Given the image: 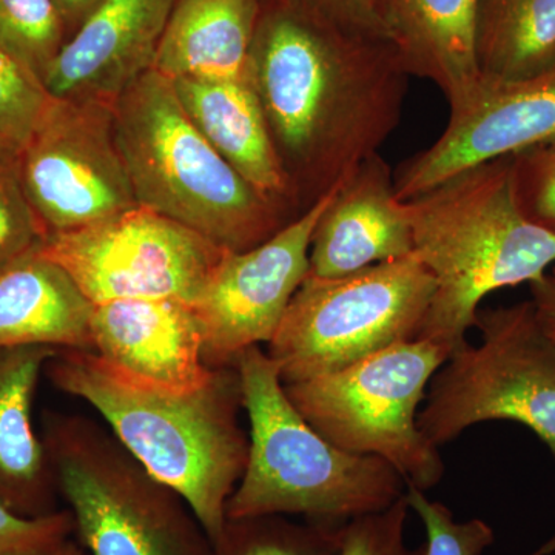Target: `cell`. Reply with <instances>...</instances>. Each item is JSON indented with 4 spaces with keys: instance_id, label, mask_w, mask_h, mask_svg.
<instances>
[{
    "instance_id": "cell-1",
    "label": "cell",
    "mask_w": 555,
    "mask_h": 555,
    "mask_svg": "<svg viewBox=\"0 0 555 555\" xmlns=\"http://www.w3.org/2000/svg\"><path fill=\"white\" fill-rule=\"evenodd\" d=\"M409 78L389 40L295 0H261L248 82L302 211L379 153L400 124Z\"/></svg>"
},
{
    "instance_id": "cell-2",
    "label": "cell",
    "mask_w": 555,
    "mask_h": 555,
    "mask_svg": "<svg viewBox=\"0 0 555 555\" xmlns=\"http://www.w3.org/2000/svg\"><path fill=\"white\" fill-rule=\"evenodd\" d=\"M43 372L56 389L89 403L120 444L189 503L217 542L248 456L236 366L215 369L195 390L139 382L89 350H60Z\"/></svg>"
},
{
    "instance_id": "cell-3",
    "label": "cell",
    "mask_w": 555,
    "mask_h": 555,
    "mask_svg": "<svg viewBox=\"0 0 555 555\" xmlns=\"http://www.w3.org/2000/svg\"><path fill=\"white\" fill-rule=\"evenodd\" d=\"M403 206L414 254L436 284L418 338L451 352L476 327L488 295L529 286L555 266V236L518 207L511 156L462 171Z\"/></svg>"
},
{
    "instance_id": "cell-4",
    "label": "cell",
    "mask_w": 555,
    "mask_h": 555,
    "mask_svg": "<svg viewBox=\"0 0 555 555\" xmlns=\"http://www.w3.org/2000/svg\"><path fill=\"white\" fill-rule=\"evenodd\" d=\"M235 366L250 427L246 470L230 495L228 520L299 516L345 526L403 499L406 480L396 467L335 447L306 422L261 346L244 350Z\"/></svg>"
},
{
    "instance_id": "cell-5",
    "label": "cell",
    "mask_w": 555,
    "mask_h": 555,
    "mask_svg": "<svg viewBox=\"0 0 555 555\" xmlns=\"http://www.w3.org/2000/svg\"><path fill=\"white\" fill-rule=\"evenodd\" d=\"M116 138L139 206L225 250L266 243L301 215L248 184L190 120L173 82L150 69L115 102Z\"/></svg>"
},
{
    "instance_id": "cell-6",
    "label": "cell",
    "mask_w": 555,
    "mask_h": 555,
    "mask_svg": "<svg viewBox=\"0 0 555 555\" xmlns=\"http://www.w3.org/2000/svg\"><path fill=\"white\" fill-rule=\"evenodd\" d=\"M42 443L76 542L90 555H215L189 503L120 444L108 427L50 412Z\"/></svg>"
},
{
    "instance_id": "cell-7",
    "label": "cell",
    "mask_w": 555,
    "mask_h": 555,
    "mask_svg": "<svg viewBox=\"0 0 555 555\" xmlns=\"http://www.w3.org/2000/svg\"><path fill=\"white\" fill-rule=\"evenodd\" d=\"M449 353L416 338L284 390L321 437L352 454L385 460L426 492L443 480L447 467L440 448L420 430V404Z\"/></svg>"
},
{
    "instance_id": "cell-8",
    "label": "cell",
    "mask_w": 555,
    "mask_h": 555,
    "mask_svg": "<svg viewBox=\"0 0 555 555\" xmlns=\"http://www.w3.org/2000/svg\"><path fill=\"white\" fill-rule=\"evenodd\" d=\"M434 288L415 254L334 280L308 275L266 352L283 385L341 371L418 338Z\"/></svg>"
},
{
    "instance_id": "cell-9",
    "label": "cell",
    "mask_w": 555,
    "mask_h": 555,
    "mask_svg": "<svg viewBox=\"0 0 555 555\" xmlns=\"http://www.w3.org/2000/svg\"><path fill=\"white\" fill-rule=\"evenodd\" d=\"M476 328L480 343L455 346L430 379L420 430L441 448L480 423H518L555 459V346L531 299L478 310Z\"/></svg>"
},
{
    "instance_id": "cell-10",
    "label": "cell",
    "mask_w": 555,
    "mask_h": 555,
    "mask_svg": "<svg viewBox=\"0 0 555 555\" xmlns=\"http://www.w3.org/2000/svg\"><path fill=\"white\" fill-rule=\"evenodd\" d=\"M39 250L60 264L94 306L149 298L195 305L228 251L142 206L87 229L47 236Z\"/></svg>"
},
{
    "instance_id": "cell-11",
    "label": "cell",
    "mask_w": 555,
    "mask_h": 555,
    "mask_svg": "<svg viewBox=\"0 0 555 555\" xmlns=\"http://www.w3.org/2000/svg\"><path fill=\"white\" fill-rule=\"evenodd\" d=\"M17 166L47 236L139 206L116 138L115 104L51 96Z\"/></svg>"
},
{
    "instance_id": "cell-12",
    "label": "cell",
    "mask_w": 555,
    "mask_h": 555,
    "mask_svg": "<svg viewBox=\"0 0 555 555\" xmlns=\"http://www.w3.org/2000/svg\"><path fill=\"white\" fill-rule=\"evenodd\" d=\"M335 190L266 243L225 251L193 305L208 367L235 366L244 350L269 345L275 337L292 298L309 275L313 230Z\"/></svg>"
},
{
    "instance_id": "cell-13",
    "label": "cell",
    "mask_w": 555,
    "mask_h": 555,
    "mask_svg": "<svg viewBox=\"0 0 555 555\" xmlns=\"http://www.w3.org/2000/svg\"><path fill=\"white\" fill-rule=\"evenodd\" d=\"M555 141V68L516 80L481 79L451 107L447 129L393 171L397 198L408 201L491 160Z\"/></svg>"
},
{
    "instance_id": "cell-14",
    "label": "cell",
    "mask_w": 555,
    "mask_h": 555,
    "mask_svg": "<svg viewBox=\"0 0 555 555\" xmlns=\"http://www.w3.org/2000/svg\"><path fill=\"white\" fill-rule=\"evenodd\" d=\"M178 0H102L53 61L43 87L62 100L115 104L153 69Z\"/></svg>"
},
{
    "instance_id": "cell-15",
    "label": "cell",
    "mask_w": 555,
    "mask_h": 555,
    "mask_svg": "<svg viewBox=\"0 0 555 555\" xmlns=\"http://www.w3.org/2000/svg\"><path fill=\"white\" fill-rule=\"evenodd\" d=\"M93 352L109 366L149 385L195 390L215 369L204 361V338L192 302L178 298L118 299L94 306Z\"/></svg>"
},
{
    "instance_id": "cell-16",
    "label": "cell",
    "mask_w": 555,
    "mask_h": 555,
    "mask_svg": "<svg viewBox=\"0 0 555 555\" xmlns=\"http://www.w3.org/2000/svg\"><path fill=\"white\" fill-rule=\"evenodd\" d=\"M414 254L403 201L383 156L364 160L335 190L313 230L309 276L334 280Z\"/></svg>"
},
{
    "instance_id": "cell-17",
    "label": "cell",
    "mask_w": 555,
    "mask_h": 555,
    "mask_svg": "<svg viewBox=\"0 0 555 555\" xmlns=\"http://www.w3.org/2000/svg\"><path fill=\"white\" fill-rule=\"evenodd\" d=\"M60 349H0V503L25 517L56 513V480L42 437L33 426V403L47 363Z\"/></svg>"
},
{
    "instance_id": "cell-18",
    "label": "cell",
    "mask_w": 555,
    "mask_h": 555,
    "mask_svg": "<svg viewBox=\"0 0 555 555\" xmlns=\"http://www.w3.org/2000/svg\"><path fill=\"white\" fill-rule=\"evenodd\" d=\"M478 0H379L387 40L409 76L436 83L449 102L460 104L476 89Z\"/></svg>"
},
{
    "instance_id": "cell-19",
    "label": "cell",
    "mask_w": 555,
    "mask_h": 555,
    "mask_svg": "<svg viewBox=\"0 0 555 555\" xmlns=\"http://www.w3.org/2000/svg\"><path fill=\"white\" fill-rule=\"evenodd\" d=\"M171 82L182 108L211 147L248 184L302 215L250 82L199 79H171Z\"/></svg>"
},
{
    "instance_id": "cell-20",
    "label": "cell",
    "mask_w": 555,
    "mask_h": 555,
    "mask_svg": "<svg viewBox=\"0 0 555 555\" xmlns=\"http://www.w3.org/2000/svg\"><path fill=\"white\" fill-rule=\"evenodd\" d=\"M94 305L56 262L33 251L0 273V349L89 350Z\"/></svg>"
},
{
    "instance_id": "cell-21",
    "label": "cell",
    "mask_w": 555,
    "mask_h": 555,
    "mask_svg": "<svg viewBox=\"0 0 555 555\" xmlns=\"http://www.w3.org/2000/svg\"><path fill=\"white\" fill-rule=\"evenodd\" d=\"M261 0H178L153 69L169 79L248 82Z\"/></svg>"
},
{
    "instance_id": "cell-22",
    "label": "cell",
    "mask_w": 555,
    "mask_h": 555,
    "mask_svg": "<svg viewBox=\"0 0 555 555\" xmlns=\"http://www.w3.org/2000/svg\"><path fill=\"white\" fill-rule=\"evenodd\" d=\"M481 79L516 80L555 68V0H478Z\"/></svg>"
},
{
    "instance_id": "cell-23",
    "label": "cell",
    "mask_w": 555,
    "mask_h": 555,
    "mask_svg": "<svg viewBox=\"0 0 555 555\" xmlns=\"http://www.w3.org/2000/svg\"><path fill=\"white\" fill-rule=\"evenodd\" d=\"M345 526L284 516L228 520L214 543L215 555H341Z\"/></svg>"
},
{
    "instance_id": "cell-24",
    "label": "cell",
    "mask_w": 555,
    "mask_h": 555,
    "mask_svg": "<svg viewBox=\"0 0 555 555\" xmlns=\"http://www.w3.org/2000/svg\"><path fill=\"white\" fill-rule=\"evenodd\" d=\"M67 39L53 0H0V49L39 82Z\"/></svg>"
},
{
    "instance_id": "cell-25",
    "label": "cell",
    "mask_w": 555,
    "mask_h": 555,
    "mask_svg": "<svg viewBox=\"0 0 555 555\" xmlns=\"http://www.w3.org/2000/svg\"><path fill=\"white\" fill-rule=\"evenodd\" d=\"M50 100L43 83L0 49V153L20 158Z\"/></svg>"
},
{
    "instance_id": "cell-26",
    "label": "cell",
    "mask_w": 555,
    "mask_h": 555,
    "mask_svg": "<svg viewBox=\"0 0 555 555\" xmlns=\"http://www.w3.org/2000/svg\"><path fill=\"white\" fill-rule=\"evenodd\" d=\"M46 240L22 185L17 158L0 153V273L39 250Z\"/></svg>"
},
{
    "instance_id": "cell-27",
    "label": "cell",
    "mask_w": 555,
    "mask_h": 555,
    "mask_svg": "<svg viewBox=\"0 0 555 555\" xmlns=\"http://www.w3.org/2000/svg\"><path fill=\"white\" fill-rule=\"evenodd\" d=\"M404 500L425 525V555H483L494 545V529L486 521L480 518L455 520L447 505L430 500L414 485L406 483Z\"/></svg>"
},
{
    "instance_id": "cell-28",
    "label": "cell",
    "mask_w": 555,
    "mask_h": 555,
    "mask_svg": "<svg viewBox=\"0 0 555 555\" xmlns=\"http://www.w3.org/2000/svg\"><path fill=\"white\" fill-rule=\"evenodd\" d=\"M511 159L518 207L529 221L555 236V141Z\"/></svg>"
},
{
    "instance_id": "cell-29",
    "label": "cell",
    "mask_w": 555,
    "mask_h": 555,
    "mask_svg": "<svg viewBox=\"0 0 555 555\" xmlns=\"http://www.w3.org/2000/svg\"><path fill=\"white\" fill-rule=\"evenodd\" d=\"M406 500L383 513L356 518L343 528L341 555H425V545L406 543Z\"/></svg>"
},
{
    "instance_id": "cell-30",
    "label": "cell",
    "mask_w": 555,
    "mask_h": 555,
    "mask_svg": "<svg viewBox=\"0 0 555 555\" xmlns=\"http://www.w3.org/2000/svg\"><path fill=\"white\" fill-rule=\"evenodd\" d=\"M68 509L42 517H25L0 503V555H50L73 539Z\"/></svg>"
},
{
    "instance_id": "cell-31",
    "label": "cell",
    "mask_w": 555,
    "mask_h": 555,
    "mask_svg": "<svg viewBox=\"0 0 555 555\" xmlns=\"http://www.w3.org/2000/svg\"><path fill=\"white\" fill-rule=\"evenodd\" d=\"M299 5L341 27L386 38L379 0H295Z\"/></svg>"
},
{
    "instance_id": "cell-32",
    "label": "cell",
    "mask_w": 555,
    "mask_h": 555,
    "mask_svg": "<svg viewBox=\"0 0 555 555\" xmlns=\"http://www.w3.org/2000/svg\"><path fill=\"white\" fill-rule=\"evenodd\" d=\"M531 301L543 331L555 346V266L535 283L529 284Z\"/></svg>"
},
{
    "instance_id": "cell-33",
    "label": "cell",
    "mask_w": 555,
    "mask_h": 555,
    "mask_svg": "<svg viewBox=\"0 0 555 555\" xmlns=\"http://www.w3.org/2000/svg\"><path fill=\"white\" fill-rule=\"evenodd\" d=\"M62 21L67 27L68 38L73 35L82 22L98 9L102 0H53Z\"/></svg>"
},
{
    "instance_id": "cell-34",
    "label": "cell",
    "mask_w": 555,
    "mask_h": 555,
    "mask_svg": "<svg viewBox=\"0 0 555 555\" xmlns=\"http://www.w3.org/2000/svg\"><path fill=\"white\" fill-rule=\"evenodd\" d=\"M50 555H90L83 550L82 546L76 542L75 539H69L67 542L62 543L57 550H54Z\"/></svg>"
},
{
    "instance_id": "cell-35",
    "label": "cell",
    "mask_w": 555,
    "mask_h": 555,
    "mask_svg": "<svg viewBox=\"0 0 555 555\" xmlns=\"http://www.w3.org/2000/svg\"><path fill=\"white\" fill-rule=\"evenodd\" d=\"M553 551H555V537L553 540H551L550 543H546L545 546L540 547V550L537 551V553L534 555H547V554L553 553Z\"/></svg>"
}]
</instances>
